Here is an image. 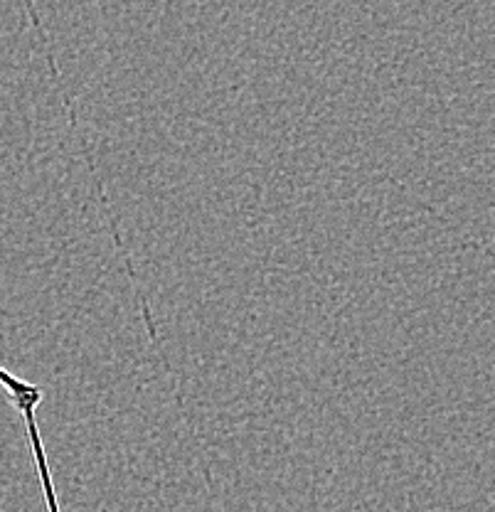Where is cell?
I'll return each instance as SVG.
<instances>
[{
  "label": "cell",
  "mask_w": 495,
  "mask_h": 512,
  "mask_svg": "<svg viewBox=\"0 0 495 512\" xmlns=\"http://www.w3.org/2000/svg\"><path fill=\"white\" fill-rule=\"evenodd\" d=\"M20 419L25 424V439H28L30 446V456H33L37 478H40V488H42V500H45L47 512H62L60 505V495H57V485H55V476H52L50 461H47V451H45V439H42V429L40 421H37V409H23L18 412Z\"/></svg>",
  "instance_id": "cell-1"
},
{
  "label": "cell",
  "mask_w": 495,
  "mask_h": 512,
  "mask_svg": "<svg viewBox=\"0 0 495 512\" xmlns=\"http://www.w3.org/2000/svg\"><path fill=\"white\" fill-rule=\"evenodd\" d=\"M0 389H3V394L10 399V404H13L18 412H23V409L28 407H40L42 399H45L42 387L13 375V372L3 365H0Z\"/></svg>",
  "instance_id": "cell-2"
}]
</instances>
